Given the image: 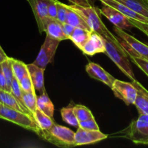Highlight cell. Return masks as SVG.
Returning a JSON list of instances; mask_svg holds the SVG:
<instances>
[{
	"instance_id": "27",
	"label": "cell",
	"mask_w": 148,
	"mask_h": 148,
	"mask_svg": "<svg viewBox=\"0 0 148 148\" xmlns=\"http://www.w3.org/2000/svg\"><path fill=\"white\" fill-rule=\"evenodd\" d=\"M1 68H2L3 73H4L6 81H7V88H8L9 91L11 92V84L12 82L13 78H14L12 67L11 58L9 57L7 60L1 63Z\"/></svg>"
},
{
	"instance_id": "25",
	"label": "cell",
	"mask_w": 148,
	"mask_h": 148,
	"mask_svg": "<svg viewBox=\"0 0 148 148\" xmlns=\"http://www.w3.org/2000/svg\"><path fill=\"white\" fill-rule=\"evenodd\" d=\"M11 62L14 77L17 80L20 81L28 72L27 64L23 63L21 61L17 60L13 58H11Z\"/></svg>"
},
{
	"instance_id": "19",
	"label": "cell",
	"mask_w": 148,
	"mask_h": 148,
	"mask_svg": "<svg viewBox=\"0 0 148 148\" xmlns=\"http://www.w3.org/2000/svg\"><path fill=\"white\" fill-rule=\"evenodd\" d=\"M66 7H67V14H66L65 23L74 26L75 27H79V28L85 29L88 31L92 32L90 27L88 26V25L80 14H78L73 9L69 7V6L67 4H66Z\"/></svg>"
},
{
	"instance_id": "22",
	"label": "cell",
	"mask_w": 148,
	"mask_h": 148,
	"mask_svg": "<svg viewBox=\"0 0 148 148\" xmlns=\"http://www.w3.org/2000/svg\"><path fill=\"white\" fill-rule=\"evenodd\" d=\"M90 33V31H88V30H85V29L75 27V30H73L72 33L71 34V36H69V39H70L81 50L84 44L89 39Z\"/></svg>"
},
{
	"instance_id": "1",
	"label": "cell",
	"mask_w": 148,
	"mask_h": 148,
	"mask_svg": "<svg viewBox=\"0 0 148 148\" xmlns=\"http://www.w3.org/2000/svg\"><path fill=\"white\" fill-rule=\"evenodd\" d=\"M105 44L104 53L114 62L119 69L132 81L135 79L132 66L128 59V54L119 40L115 41L109 38H103Z\"/></svg>"
},
{
	"instance_id": "39",
	"label": "cell",
	"mask_w": 148,
	"mask_h": 148,
	"mask_svg": "<svg viewBox=\"0 0 148 148\" xmlns=\"http://www.w3.org/2000/svg\"><path fill=\"white\" fill-rule=\"evenodd\" d=\"M147 1H148V0H147Z\"/></svg>"
},
{
	"instance_id": "20",
	"label": "cell",
	"mask_w": 148,
	"mask_h": 148,
	"mask_svg": "<svg viewBox=\"0 0 148 148\" xmlns=\"http://www.w3.org/2000/svg\"><path fill=\"white\" fill-rule=\"evenodd\" d=\"M127 6L130 10L148 19L147 0H116Z\"/></svg>"
},
{
	"instance_id": "37",
	"label": "cell",
	"mask_w": 148,
	"mask_h": 148,
	"mask_svg": "<svg viewBox=\"0 0 148 148\" xmlns=\"http://www.w3.org/2000/svg\"><path fill=\"white\" fill-rule=\"evenodd\" d=\"M72 4L75 5L81 6V7H90L92 6L89 0H68Z\"/></svg>"
},
{
	"instance_id": "11",
	"label": "cell",
	"mask_w": 148,
	"mask_h": 148,
	"mask_svg": "<svg viewBox=\"0 0 148 148\" xmlns=\"http://www.w3.org/2000/svg\"><path fill=\"white\" fill-rule=\"evenodd\" d=\"M85 70L90 77L103 82L110 88H111L113 83L116 79L99 64L93 62H90L87 64L85 66Z\"/></svg>"
},
{
	"instance_id": "30",
	"label": "cell",
	"mask_w": 148,
	"mask_h": 148,
	"mask_svg": "<svg viewBox=\"0 0 148 148\" xmlns=\"http://www.w3.org/2000/svg\"><path fill=\"white\" fill-rule=\"evenodd\" d=\"M19 83H20V86L23 91L28 92V91L35 90L34 88H33V82H32L31 80V78H30L28 72L19 81Z\"/></svg>"
},
{
	"instance_id": "3",
	"label": "cell",
	"mask_w": 148,
	"mask_h": 148,
	"mask_svg": "<svg viewBox=\"0 0 148 148\" xmlns=\"http://www.w3.org/2000/svg\"><path fill=\"white\" fill-rule=\"evenodd\" d=\"M37 134L43 140L59 147H75V134L70 129L55 124L49 130H40Z\"/></svg>"
},
{
	"instance_id": "8",
	"label": "cell",
	"mask_w": 148,
	"mask_h": 148,
	"mask_svg": "<svg viewBox=\"0 0 148 148\" xmlns=\"http://www.w3.org/2000/svg\"><path fill=\"white\" fill-rule=\"evenodd\" d=\"M111 90L116 97L122 100L127 105L134 103L137 97V90L132 82L130 83L116 79L111 87Z\"/></svg>"
},
{
	"instance_id": "7",
	"label": "cell",
	"mask_w": 148,
	"mask_h": 148,
	"mask_svg": "<svg viewBox=\"0 0 148 148\" xmlns=\"http://www.w3.org/2000/svg\"><path fill=\"white\" fill-rule=\"evenodd\" d=\"M59 43V40L53 38L51 36L46 35L44 43L42 45L37 58L33 64L39 67L46 69V66L53 60Z\"/></svg>"
},
{
	"instance_id": "35",
	"label": "cell",
	"mask_w": 148,
	"mask_h": 148,
	"mask_svg": "<svg viewBox=\"0 0 148 148\" xmlns=\"http://www.w3.org/2000/svg\"><path fill=\"white\" fill-rule=\"evenodd\" d=\"M0 90L10 92L8 90V88H7V81H6L5 77H4V73H3L1 64H0Z\"/></svg>"
},
{
	"instance_id": "18",
	"label": "cell",
	"mask_w": 148,
	"mask_h": 148,
	"mask_svg": "<svg viewBox=\"0 0 148 148\" xmlns=\"http://www.w3.org/2000/svg\"><path fill=\"white\" fill-rule=\"evenodd\" d=\"M0 103L7 106L14 108V109L24 113V114H28L33 117V114L27 108L23 106L10 92L0 90Z\"/></svg>"
},
{
	"instance_id": "28",
	"label": "cell",
	"mask_w": 148,
	"mask_h": 148,
	"mask_svg": "<svg viewBox=\"0 0 148 148\" xmlns=\"http://www.w3.org/2000/svg\"><path fill=\"white\" fill-rule=\"evenodd\" d=\"M73 111L79 122L93 117L92 112L87 107L82 105H76L73 106Z\"/></svg>"
},
{
	"instance_id": "16",
	"label": "cell",
	"mask_w": 148,
	"mask_h": 148,
	"mask_svg": "<svg viewBox=\"0 0 148 148\" xmlns=\"http://www.w3.org/2000/svg\"><path fill=\"white\" fill-rule=\"evenodd\" d=\"M137 90V97L134 105L140 114L148 115V90L136 79L132 81Z\"/></svg>"
},
{
	"instance_id": "9",
	"label": "cell",
	"mask_w": 148,
	"mask_h": 148,
	"mask_svg": "<svg viewBox=\"0 0 148 148\" xmlns=\"http://www.w3.org/2000/svg\"><path fill=\"white\" fill-rule=\"evenodd\" d=\"M100 12L101 14L105 16L115 25V27H117L118 28L121 30H130L134 27L132 23L130 22V18L110 6L103 4L102 8L100 10Z\"/></svg>"
},
{
	"instance_id": "26",
	"label": "cell",
	"mask_w": 148,
	"mask_h": 148,
	"mask_svg": "<svg viewBox=\"0 0 148 148\" xmlns=\"http://www.w3.org/2000/svg\"><path fill=\"white\" fill-rule=\"evenodd\" d=\"M61 115L64 121L68 124L69 125L75 127H79V121L75 116V112L73 111V107H66L61 110Z\"/></svg>"
},
{
	"instance_id": "14",
	"label": "cell",
	"mask_w": 148,
	"mask_h": 148,
	"mask_svg": "<svg viewBox=\"0 0 148 148\" xmlns=\"http://www.w3.org/2000/svg\"><path fill=\"white\" fill-rule=\"evenodd\" d=\"M37 22L40 33L43 32V20L48 15L49 0H27Z\"/></svg>"
},
{
	"instance_id": "15",
	"label": "cell",
	"mask_w": 148,
	"mask_h": 148,
	"mask_svg": "<svg viewBox=\"0 0 148 148\" xmlns=\"http://www.w3.org/2000/svg\"><path fill=\"white\" fill-rule=\"evenodd\" d=\"M27 68L30 78H31L35 91L38 92L39 94L46 92L44 86L45 69L39 67L33 63L27 64Z\"/></svg>"
},
{
	"instance_id": "32",
	"label": "cell",
	"mask_w": 148,
	"mask_h": 148,
	"mask_svg": "<svg viewBox=\"0 0 148 148\" xmlns=\"http://www.w3.org/2000/svg\"><path fill=\"white\" fill-rule=\"evenodd\" d=\"M79 127L88 130H100L99 127L95 121L94 117L85 120V121H79Z\"/></svg>"
},
{
	"instance_id": "5",
	"label": "cell",
	"mask_w": 148,
	"mask_h": 148,
	"mask_svg": "<svg viewBox=\"0 0 148 148\" xmlns=\"http://www.w3.org/2000/svg\"><path fill=\"white\" fill-rule=\"evenodd\" d=\"M0 119L14 123L26 130H30L37 134L39 128L34 118L28 114L7 106L0 103Z\"/></svg>"
},
{
	"instance_id": "10",
	"label": "cell",
	"mask_w": 148,
	"mask_h": 148,
	"mask_svg": "<svg viewBox=\"0 0 148 148\" xmlns=\"http://www.w3.org/2000/svg\"><path fill=\"white\" fill-rule=\"evenodd\" d=\"M108 136L103 134L100 130H88L78 127L75 134V146L94 144L105 140Z\"/></svg>"
},
{
	"instance_id": "2",
	"label": "cell",
	"mask_w": 148,
	"mask_h": 148,
	"mask_svg": "<svg viewBox=\"0 0 148 148\" xmlns=\"http://www.w3.org/2000/svg\"><path fill=\"white\" fill-rule=\"evenodd\" d=\"M69 6L82 16L92 32L98 33L102 38H109L111 40L118 41V39L108 30V29L106 27L104 23L101 20L100 16L101 12L99 8L92 6L81 7L75 4Z\"/></svg>"
},
{
	"instance_id": "31",
	"label": "cell",
	"mask_w": 148,
	"mask_h": 148,
	"mask_svg": "<svg viewBox=\"0 0 148 148\" xmlns=\"http://www.w3.org/2000/svg\"><path fill=\"white\" fill-rule=\"evenodd\" d=\"M131 58L132 62H134L145 74L148 77V61L143 58L137 57V56H131L129 55Z\"/></svg>"
},
{
	"instance_id": "33",
	"label": "cell",
	"mask_w": 148,
	"mask_h": 148,
	"mask_svg": "<svg viewBox=\"0 0 148 148\" xmlns=\"http://www.w3.org/2000/svg\"><path fill=\"white\" fill-rule=\"evenodd\" d=\"M56 0H49L48 3V17L56 19Z\"/></svg>"
},
{
	"instance_id": "21",
	"label": "cell",
	"mask_w": 148,
	"mask_h": 148,
	"mask_svg": "<svg viewBox=\"0 0 148 148\" xmlns=\"http://www.w3.org/2000/svg\"><path fill=\"white\" fill-rule=\"evenodd\" d=\"M37 108L48 116L53 119L54 106L46 92L40 94L37 96Z\"/></svg>"
},
{
	"instance_id": "36",
	"label": "cell",
	"mask_w": 148,
	"mask_h": 148,
	"mask_svg": "<svg viewBox=\"0 0 148 148\" xmlns=\"http://www.w3.org/2000/svg\"><path fill=\"white\" fill-rule=\"evenodd\" d=\"M62 29H63L64 33L67 36L68 39H69V36H71V34L72 33L73 30H75V27L74 26L68 24L66 23H62Z\"/></svg>"
},
{
	"instance_id": "38",
	"label": "cell",
	"mask_w": 148,
	"mask_h": 148,
	"mask_svg": "<svg viewBox=\"0 0 148 148\" xmlns=\"http://www.w3.org/2000/svg\"><path fill=\"white\" fill-rule=\"evenodd\" d=\"M9 58L8 56H7V54L5 53V52L4 51V50L2 49V48L0 46V64L2 63L3 62H4L5 60H7Z\"/></svg>"
},
{
	"instance_id": "4",
	"label": "cell",
	"mask_w": 148,
	"mask_h": 148,
	"mask_svg": "<svg viewBox=\"0 0 148 148\" xmlns=\"http://www.w3.org/2000/svg\"><path fill=\"white\" fill-rule=\"evenodd\" d=\"M119 134L120 137L129 139L134 144L148 145V115L140 114L137 119Z\"/></svg>"
},
{
	"instance_id": "29",
	"label": "cell",
	"mask_w": 148,
	"mask_h": 148,
	"mask_svg": "<svg viewBox=\"0 0 148 148\" xmlns=\"http://www.w3.org/2000/svg\"><path fill=\"white\" fill-rule=\"evenodd\" d=\"M56 10H57L56 20H58L61 23H65L66 14H67V7H66V4L56 0Z\"/></svg>"
},
{
	"instance_id": "12",
	"label": "cell",
	"mask_w": 148,
	"mask_h": 148,
	"mask_svg": "<svg viewBox=\"0 0 148 148\" xmlns=\"http://www.w3.org/2000/svg\"><path fill=\"white\" fill-rule=\"evenodd\" d=\"M43 32L51 38L59 40L60 41L68 39L67 36L64 33L62 23L56 19L46 17L43 20Z\"/></svg>"
},
{
	"instance_id": "34",
	"label": "cell",
	"mask_w": 148,
	"mask_h": 148,
	"mask_svg": "<svg viewBox=\"0 0 148 148\" xmlns=\"http://www.w3.org/2000/svg\"><path fill=\"white\" fill-rule=\"evenodd\" d=\"M130 22L132 23L134 27H137L139 30H141L142 32L145 33L148 37V23H143V22L138 21V20H133V19H130Z\"/></svg>"
},
{
	"instance_id": "24",
	"label": "cell",
	"mask_w": 148,
	"mask_h": 148,
	"mask_svg": "<svg viewBox=\"0 0 148 148\" xmlns=\"http://www.w3.org/2000/svg\"><path fill=\"white\" fill-rule=\"evenodd\" d=\"M22 97L24 105L33 115L37 108V95L36 94V91L25 92L22 90Z\"/></svg>"
},
{
	"instance_id": "13",
	"label": "cell",
	"mask_w": 148,
	"mask_h": 148,
	"mask_svg": "<svg viewBox=\"0 0 148 148\" xmlns=\"http://www.w3.org/2000/svg\"><path fill=\"white\" fill-rule=\"evenodd\" d=\"M81 51L85 54L91 56L98 53H104L105 44L103 38L98 33L92 31L89 39L82 46Z\"/></svg>"
},
{
	"instance_id": "17",
	"label": "cell",
	"mask_w": 148,
	"mask_h": 148,
	"mask_svg": "<svg viewBox=\"0 0 148 148\" xmlns=\"http://www.w3.org/2000/svg\"><path fill=\"white\" fill-rule=\"evenodd\" d=\"M102 4H106V5L110 6L113 7L115 10H118L120 12L122 13L123 14L127 17L130 19H133V20H138V21L143 22V23H148V19L146 18L144 16L135 12L133 10H130V8L125 6L124 4H121L119 1L116 0H99Z\"/></svg>"
},
{
	"instance_id": "6",
	"label": "cell",
	"mask_w": 148,
	"mask_h": 148,
	"mask_svg": "<svg viewBox=\"0 0 148 148\" xmlns=\"http://www.w3.org/2000/svg\"><path fill=\"white\" fill-rule=\"evenodd\" d=\"M114 29L117 36H119L127 45V50L125 49H124L127 51V54L143 58V59L148 61L147 45L142 43L141 41L132 36L131 35L124 32V30L118 28L117 27H115Z\"/></svg>"
},
{
	"instance_id": "23",
	"label": "cell",
	"mask_w": 148,
	"mask_h": 148,
	"mask_svg": "<svg viewBox=\"0 0 148 148\" xmlns=\"http://www.w3.org/2000/svg\"><path fill=\"white\" fill-rule=\"evenodd\" d=\"M33 118H34L39 130H49L55 124L53 119L48 116L38 108H36V111L33 114Z\"/></svg>"
}]
</instances>
